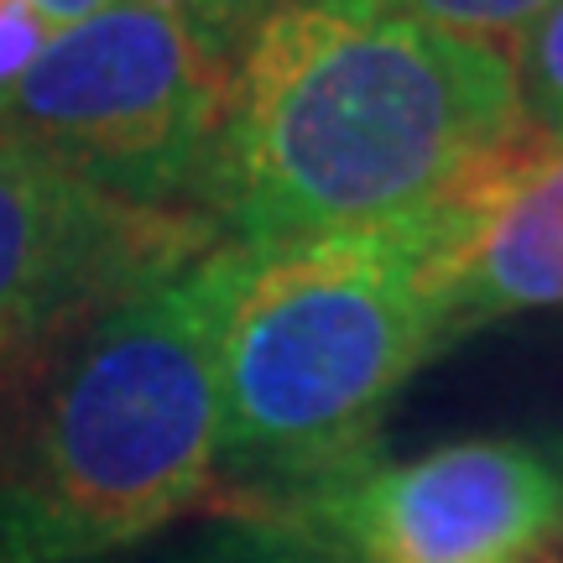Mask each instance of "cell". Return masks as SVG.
Wrapping results in <instances>:
<instances>
[{
    "label": "cell",
    "mask_w": 563,
    "mask_h": 563,
    "mask_svg": "<svg viewBox=\"0 0 563 563\" xmlns=\"http://www.w3.org/2000/svg\"><path fill=\"white\" fill-rule=\"evenodd\" d=\"M532 136L506 47L397 0H282L230 58L209 220L272 256L412 220Z\"/></svg>",
    "instance_id": "1"
},
{
    "label": "cell",
    "mask_w": 563,
    "mask_h": 563,
    "mask_svg": "<svg viewBox=\"0 0 563 563\" xmlns=\"http://www.w3.org/2000/svg\"><path fill=\"white\" fill-rule=\"evenodd\" d=\"M245 251L121 298L47 365L0 460V522L37 563H110L220 490L224 323Z\"/></svg>",
    "instance_id": "2"
},
{
    "label": "cell",
    "mask_w": 563,
    "mask_h": 563,
    "mask_svg": "<svg viewBox=\"0 0 563 563\" xmlns=\"http://www.w3.org/2000/svg\"><path fill=\"white\" fill-rule=\"evenodd\" d=\"M475 183L412 220L245 262L220 449V485L245 496V517H282L376 460L386 407L443 350V277Z\"/></svg>",
    "instance_id": "3"
},
{
    "label": "cell",
    "mask_w": 563,
    "mask_h": 563,
    "mask_svg": "<svg viewBox=\"0 0 563 563\" xmlns=\"http://www.w3.org/2000/svg\"><path fill=\"white\" fill-rule=\"evenodd\" d=\"M230 63L162 0H121L53 37L0 136L146 209L209 214Z\"/></svg>",
    "instance_id": "4"
},
{
    "label": "cell",
    "mask_w": 563,
    "mask_h": 563,
    "mask_svg": "<svg viewBox=\"0 0 563 563\" xmlns=\"http://www.w3.org/2000/svg\"><path fill=\"white\" fill-rule=\"evenodd\" d=\"M214 245L209 214L131 203L0 136V402H26L100 313Z\"/></svg>",
    "instance_id": "5"
},
{
    "label": "cell",
    "mask_w": 563,
    "mask_h": 563,
    "mask_svg": "<svg viewBox=\"0 0 563 563\" xmlns=\"http://www.w3.org/2000/svg\"><path fill=\"white\" fill-rule=\"evenodd\" d=\"M272 522L323 563H559L563 475L538 443L454 439L361 464Z\"/></svg>",
    "instance_id": "6"
},
{
    "label": "cell",
    "mask_w": 563,
    "mask_h": 563,
    "mask_svg": "<svg viewBox=\"0 0 563 563\" xmlns=\"http://www.w3.org/2000/svg\"><path fill=\"white\" fill-rule=\"evenodd\" d=\"M538 308H563V136H527L481 173L443 277V350Z\"/></svg>",
    "instance_id": "7"
},
{
    "label": "cell",
    "mask_w": 563,
    "mask_h": 563,
    "mask_svg": "<svg viewBox=\"0 0 563 563\" xmlns=\"http://www.w3.org/2000/svg\"><path fill=\"white\" fill-rule=\"evenodd\" d=\"M162 563H323V559L302 543L292 527L235 511L224 522L203 527L199 538H188L178 553H167Z\"/></svg>",
    "instance_id": "8"
},
{
    "label": "cell",
    "mask_w": 563,
    "mask_h": 563,
    "mask_svg": "<svg viewBox=\"0 0 563 563\" xmlns=\"http://www.w3.org/2000/svg\"><path fill=\"white\" fill-rule=\"evenodd\" d=\"M517 84H522V115L532 136H563V0L548 16L532 21L517 47Z\"/></svg>",
    "instance_id": "9"
},
{
    "label": "cell",
    "mask_w": 563,
    "mask_h": 563,
    "mask_svg": "<svg viewBox=\"0 0 563 563\" xmlns=\"http://www.w3.org/2000/svg\"><path fill=\"white\" fill-rule=\"evenodd\" d=\"M402 11L433 21L454 37L485 42V47H517L532 32V21L548 16L559 0H397Z\"/></svg>",
    "instance_id": "10"
},
{
    "label": "cell",
    "mask_w": 563,
    "mask_h": 563,
    "mask_svg": "<svg viewBox=\"0 0 563 563\" xmlns=\"http://www.w3.org/2000/svg\"><path fill=\"white\" fill-rule=\"evenodd\" d=\"M53 26L26 5V0H0V121L16 104L21 84L32 79V68L42 63V53L53 47Z\"/></svg>",
    "instance_id": "11"
},
{
    "label": "cell",
    "mask_w": 563,
    "mask_h": 563,
    "mask_svg": "<svg viewBox=\"0 0 563 563\" xmlns=\"http://www.w3.org/2000/svg\"><path fill=\"white\" fill-rule=\"evenodd\" d=\"M162 5L178 21H188V26L230 63L241 53V42L256 32V21H262L272 5H282V0H162Z\"/></svg>",
    "instance_id": "12"
},
{
    "label": "cell",
    "mask_w": 563,
    "mask_h": 563,
    "mask_svg": "<svg viewBox=\"0 0 563 563\" xmlns=\"http://www.w3.org/2000/svg\"><path fill=\"white\" fill-rule=\"evenodd\" d=\"M32 11H37L53 32H68V26H79V21L100 16V11H110V5H121V0H26Z\"/></svg>",
    "instance_id": "13"
},
{
    "label": "cell",
    "mask_w": 563,
    "mask_h": 563,
    "mask_svg": "<svg viewBox=\"0 0 563 563\" xmlns=\"http://www.w3.org/2000/svg\"><path fill=\"white\" fill-rule=\"evenodd\" d=\"M0 563H37L26 548L16 543V538H11V527H5V522H0Z\"/></svg>",
    "instance_id": "14"
},
{
    "label": "cell",
    "mask_w": 563,
    "mask_h": 563,
    "mask_svg": "<svg viewBox=\"0 0 563 563\" xmlns=\"http://www.w3.org/2000/svg\"><path fill=\"white\" fill-rule=\"evenodd\" d=\"M16 418H21V402H0V460H5V443L16 433Z\"/></svg>",
    "instance_id": "15"
}]
</instances>
